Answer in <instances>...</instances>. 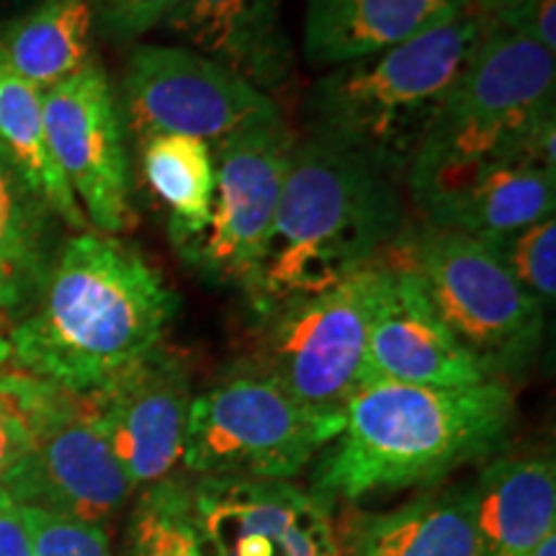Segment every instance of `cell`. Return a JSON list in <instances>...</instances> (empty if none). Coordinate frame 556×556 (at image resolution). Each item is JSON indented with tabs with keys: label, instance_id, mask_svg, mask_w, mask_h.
<instances>
[{
	"label": "cell",
	"instance_id": "cell-13",
	"mask_svg": "<svg viewBox=\"0 0 556 556\" xmlns=\"http://www.w3.org/2000/svg\"><path fill=\"white\" fill-rule=\"evenodd\" d=\"M191 507L214 556H332V500L278 479L199 477Z\"/></svg>",
	"mask_w": 556,
	"mask_h": 556
},
{
	"label": "cell",
	"instance_id": "cell-35",
	"mask_svg": "<svg viewBox=\"0 0 556 556\" xmlns=\"http://www.w3.org/2000/svg\"><path fill=\"white\" fill-rule=\"evenodd\" d=\"M11 364V343L9 332H0V368Z\"/></svg>",
	"mask_w": 556,
	"mask_h": 556
},
{
	"label": "cell",
	"instance_id": "cell-11",
	"mask_svg": "<svg viewBox=\"0 0 556 556\" xmlns=\"http://www.w3.org/2000/svg\"><path fill=\"white\" fill-rule=\"evenodd\" d=\"M0 490L18 507L99 526L137 492L111 451L88 394H73L50 381L29 448Z\"/></svg>",
	"mask_w": 556,
	"mask_h": 556
},
{
	"label": "cell",
	"instance_id": "cell-22",
	"mask_svg": "<svg viewBox=\"0 0 556 556\" xmlns=\"http://www.w3.org/2000/svg\"><path fill=\"white\" fill-rule=\"evenodd\" d=\"M54 214L0 152V317L13 323L37 302L60 245Z\"/></svg>",
	"mask_w": 556,
	"mask_h": 556
},
{
	"label": "cell",
	"instance_id": "cell-31",
	"mask_svg": "<svg viewBox=\"0 0 556 556\" xmlns=\"http://www.w3.org/2000/svg\"><path fill=\"white\" fill-rule=\"evenodd\" d=\"M0 556H34L24 513L0 490Z\"/></svg>",
	"mask_w": 556,
	"mask_h": 556
},
{
	"label": "cell",
	"instance_id": "cell-12",
	"mask_svg": "<svg viewBox=\"0 0 556 556\" xmlns=\"http://www.w3.org/2000/svg\"><path fill=\"white\" fill-rule=\"evenodd\" d=\"M54 163L90 229L119 238L135 222L129 142L114 83L96 58L41 93Z\"/></svg>",
	"mask_w": 556,
	"mask_h": 556
},
{
	"label": "cell",
	"instance_id": "cell-2",
	"mask_svg": "<svg viewBox=\"0 0 556 556\" xmlns=\"http://www.w3.org/2000/svg\"><path fill=\"white\" fill-rule=\"evenodd\" d=\"M513 420L516 400L505 381L471 387L368 381L348 400L317 492L358 503L377 492L430 486L495 454Z\"/></svg>",
	"mask_w": 556,
	"mask_h": 556
},
{
	"label": "cell",
	"instance_id": "cell-34",
	"mask_svg": "<svg viewBox=\"0 0 556 556\" xmlns=\"http://www.w3.org/2000/svg\"><path fill=\"white\" fill-rule=\"evenodd\" d=\"M528 556H556V531L548 533V536L541 541V544Z\"/></svg>",
	"mask_w": 556,
	"mask_h": 556
},
{
	"label": "cell",
	"instance_id": "cell-17",
	"mask_svg": "<svg viewBox=\"0 0 556 556\" xmlns=\"http://www.w3.org/2000/svg\"><path fill=\"white\" fill-rule=\"evenodd\" d=\"M165 29L258 88L276 86L289 73L281 0H184Z\"/></svg>",
	"mask_w": 556,
	"mask_h": 556
},
{
	"label": "cell",
	"instance_id": "cell-27",
	"mask_svg": "<svg viewBox=\"0 0 556 556\" xmlns=\"http://www.w3.org/2000/svg\"><path fill=\"white\" fill-rule=\"evenodd\" d=\"M45 389L47 381L34 379L13 366L0 368V486L29 448Z\"/></svg>",
	"mask_w": 556,
	"mask_h": 556
},
{
	"label": "cell",
	"instance_id": "cell-6",
	"mask_svg": "<svg viewBox=\"0 0 556 556\" xmlns=\"http://www.w3.org/2000/svg\"><path fill=\"white\" fill-rule=\"evenodd\" d=\"M384 261L407 268L458 345L503 381L536 356L546 307L520 287L490 242L426 225L400 235Z\"/></svg>",
	"mask_w": 556,
	"mask_h": 556
},
{
	"label": "cell",
	"instance_id": "cell-16",
	"mask_svg": "<svg viewBox=\"0 0 556 556\" xmlns=\"http://www.w3.org/2000/svg\"><path fill=\"white\" fill-rule=\"evenodd\" d=\"M479 556H528L556 531L552 454L500 456L471 482Z\"/></svg>",
	"mask_w": 556,
	"mask_h": 556
},
{
	"label": "cell",
	"instance_id": "cell-9",
	"mask_svg": "<svg viewBox=\"0 0 556 556\" xmlns=\"http://www.w3.org/2000/svg\"><path fill=\"white\" fill-rule=\"evenodd\" d=\"M296 142L283 116L214 142L212 217L197 240L178 250L212 287L245 294L258 274Z\"/></svg>",
	"mask_w": 556,
	"mask_h": 556
},
{
	"label": "cell",
	"instance_id": "cell-37",
	"mask_svg": "<svg viewBox=\"0 0 556 556\" xmlns=\"http://www.w3.org/2000/svg\"><path fill=\"white\" fill-rule=\"evenodd\" d=\"M0 332H9V323L3 317H0Z\"/></svg>",
	"mask_w": 556,
	"mask_h": 556
},
{
	"label": "cell",
	"instance_id": "cell-15",
	"mask_svg": "<svg viewBox=\"0 0 556 556\" xmlns=\"http://www.w3.org/2000/svg\"><path fill=\"white\" fill-rule=\"evenodd\" d=\"M384 263L371 328H368L364 384L394 381L415 387H471L495 381L458 345L407 268Z\"/></svg>",
	"mask_w": 556,
	"mask_h": 556
},
{
	"label": "cell",
	"instance_id": "cell-3",
	"mask_svg": "<svg viewBox=\"0 0 556 556\" xmlns=\"http://www.w3.org/2000/svg\"><path fill=\"white\" fill-rule=\"evenodd\" d=\"M402 227L394 178L325 139L296 142L248 307L261 317L377 266Z\"/></svg>",
	"mask_w": 556,
	"mask_h": 556
},
{
	"label": "cell",
	"instance_id": "cell-20",
	"mask_svg": "<svg viewBox=\"0 0 556 556\" xmlns=\"http://www.w3.org/2000/svg\"><path fill=\"white\" fill-rule=\"evenodd\" d=\"M90 39L86 0H37L0 21V70L45 93L93 58Z\"/></svg>",
	"mask_w": 556,
	"mask_h": 556
},
{
	"label": "cell",
	"instance_id": "cell-21",
	"mask_svg": "<svg viewBox=\"0 0 556 556\" xmlns=\"http://www.w3.org/2000/svg\"><path fill=\"white\" fill-rule=\"evenodd\" d=\"M358 556H479L471 484L426 492L397 510H356Z\"/></svg>",
	"mask_w": 556,
	"mask_h": 556
},
{
	"label": "cell",
	"instance_id": "cell-10",
	"mask_svg": "<svg viewBox=\"0 0 556 556\" xmlns=\"http://www.w3.org/2000/svg\"><path fill=\"white\" fill-rule=\"evenodd\" d=\"M127 137L184 135L219 142L248 124L281 116L266 90L191 47L137 45L116 93Z\"/></svg>",
	"mask_w": 556,
	"mask_h": 556
},
{
	"label": "cell",
	"instance_id": "cell-18",
	"mask_svg": "<svg viewBox=\"0 0 556 556\" xmlns=\"http://www.w3.org/2000/svg\"><path fill=\"white\" fill-rule=\"evenodd\" d=\"M554 206L556 176L523 160H505L438 193L420 212L428 225L495 242L533 222L554 217Z\"/></svg>",
	"mask_w": 556,
	"mask_h": 556
},
{
	"label": "cell",
	"instance_id": "cell-25",
	"mask_svg": "<svg viewBox=\"0 0 556 556\" xmlns=\"http://www.w3.org/2000/svg\"><path fill=\"white\" fill-rule=\"evenodd\" d=\"M127 556H214L191 507V484L178 477L144 486L127 528Z\"/></svg>",
	"mask_w": 556,
	"mask_h": 556
},
{
	"label": "cell",
	"instance_id": "cell-36",
	"mask_svg": "<svg viewBox=\"0 0 556 556\" xmlns=\"http://www.w3.org/2000/svg\"><path fill=\"white\" fill-rule=\"evenodd\" d=\"M495 3H497V0H469V5H471V9H475L477 13H486Z\"/></svg>",
	"mask_w": 556,
	"mask_h": 556
},
{
	"label": "cell",
	"instance_id": "cell-28",
	"mask_svg": "<svg viewBox=\"0 0 556 556\" xmlns=\"http://www.w3.org/2000/svg\"><path fill=\"white\" fill-rule=\"evenodd\" d=\"M34 556H114L106 531L88 520L21 507Z\"/></svg>",
	"mask_w": 556,
	"mask_h": 556
},
{
	"label": "cell",
	"instance_id": "cell-19",
	"mask_svg": "<svg viewBox=\"0 0 556 556\" xmlns=\"http://www.w3.org/2000/svg\"><path fill=\"white\" fill-rule=\"evenodd\" d=\"M467 9L469 0H307L304 58L315 67L343 65Z\"/></svg>",
	"mask_w": 556,
	"mask_h": 556
},
{
	"label": "cell",
	"instance_id": "cell-4",
	"mask_svg": "<svg viewBox=\"0 0 556 556\" xmlns=\"http://www.w3.org/2000/svg\"><path fill=\"white\" fill-rule=\"evenodd\" d=\"M482 29L484 18L467 9L400 45L330 67L309 90L312 137L389 178L405 173Z\"/></svg>",
	"mask_w": 556,
	"mask_h": 556
},
{
	"label": "cell",
	"instance_id": "cell-32",
	"mask_svg": "<svg viewBox=\"0 0 556 556\" xmlns=\"http://www.w3.org/2000/svg\"><path fill=\"white\" fill-rule=\"evenodd\" d=\"M332 556H358L356 548V510L348 507L345 513L336 516V548Z\"/></svg>",
	"mask_w": 556,
	"mask_h": 556
},
{
	"label": "cell",
	"instance_id": "cell-8",
	"mask_svg": "<svg viewBox=\"0 0 556 556\" xmlns=\"http://www.w3.org/2000/svg\"><path fill=\"white\" fill-rule=\"evenodd\" d=\"M340 428L343 417L312 413L274 381L238 368L193 394L180 464L197 477L289 482Z\"/></svg>",
	"mask_w": 556,
	"mask_h": 556
},
{
	"label": "cell",
	"instance_id": "cell-26",
	"mask_svg": "<svg viewBox=\"0 0 556 556\" xmlns=\"http://www.w3.org/2000/svg\"><path fill=\"white\" fill-rule=\"evenodd\" d=\"M490 245L520 287L544 307H552L556 296V219H539Z\"/></svg>",
	"mask_w": 556,
	"mask_h": 556
},
{
	"label": "cell",
	"instance_id": "cell-1",
	"mask_svg": "<svg viewBox=\"0 0 556 556\" xmlns=\"http://www.w3.org/2000/svg\"><path fill=\"white\" fill-rule=\"evenodd\" d=\"M176 315L178 294L137 248L75 232L37 302L11 325V366L73 394L99 392L163 345Z\"/></svg>",
	"mask_w": 556,
	"mask_h": 556
},
{
	"label": "cell",
	"instance_id": "cell-29",
	"mask_svg": "<svg viewBox=\"0 0 556 556\" xmlns=\"http://www.w3.org/2000/svg\"><path fill=\"white\" fill-rule=\"evenodd\" d=\"M93 31L116 45H129L176 16L184 0H86Z\"/></svg>",
	"mask_w": 556,
	"mask_h": 556
},
{
	"label": "cell",
	"instance_id": "cell-7",
	"mask_svg": "<svg viewBox=\"0 0 556 556\" xmlns=\"http://www.w3.org/2000/svg\"><path fill=\"white\" fill-rule=\"evenodd\" d=\"M384 287V263L319 294L255 317L250 356L240 368L274 381L312 413L343 417L364 384L368 328Z\"/></svg>",
	"mask_w": 556,
	"mask_h": 556
},
{
	"label": "cell",
	"instance_id": "cell-14",
	"mask_svg": "<svg viewBox=\"0 0 556 556\" xmlns=\"http://www.w3.org/2000/svg\"><path fill=\"white\" fill-rule=\"evenodd\" d=\"M88 397L135 490L173 477L193 400L189 366L176 351L157 345Z\"/></svg>",
	"mask_w": 556,
	"mask_h": 556
},
{
	"label": "cell",
	"instance_id": "cell-33",
	"mask_svg": "<svg viewBox=\"0 0 556 556\" xmlns=\"http://www.w3.org/2000/svg\"><path fill=\"white\" fill-rule=\"evenodd\" d=\"M31 3H37V0H0V21L13 16V13L29 9Z\"/></svg>",
	"mask_w": 556,
	"mask_h": 556
},
{
	"label": "cell",
	"instance_id": "cell-24",
	"mask_svg": "<svg viewBox=\"0 0 556 556\" xmlns=\"http://www.w3.org/2000/svg\"><path fill=\"white\" fill-rule=\"evenodd\" d=\"M139 165L152 193L168 206L170 240L184 250L204 232L214 204V150L197 137L155 135L139 142Z\"/></svg>",
	"mask_w": 556,
	"mask_h": 556
},
{
	"label": "cell",
	"instance_id": "cell-23",
	"mask_svg": "<svg viewBox=\"0 0 556 556\" xmlns=\"http://www.w3.org/2000/svg\"><path fill=\"white\" fill-rule=\"evenodd\" d=\"M0 152L45 206L75 232L90 229L86 214L54 163L41 90L0 70Z\"/></svg>",
	"mask_w": 556,
	"mask_h": 556
},
{
	"label": "cell",
	"instance_id": "cell-5",
	"mask_svg": "<svg viewBox=\"0 0 556 556\" xmlns=\"http://www.w3.org/2000/svg\"><path fill=\"white\" fill-rule=\"evenodd\" d=\"M554 58L536 41L484 18L469 65L405 170L417 206H426L486 165L520 160L528 135L554 111Z\"/></svg>",
	"mask_w": 556,
	"mask_h": 556
},
{
	"label": "cell",
	"instance_id": "cell-30",
	"mask_svg": "<svg viewBox=\"0 0 556 556\" xmlns=\"http://www.w3.org/2000/svg\"><path fill=\"white\" fill-rule=\"evenodd\" d=\"M479 16L556 54V0H497Z\"/></svg>",
	"mask_w": 556,
	"mask_h": 556
}]
</instances>
